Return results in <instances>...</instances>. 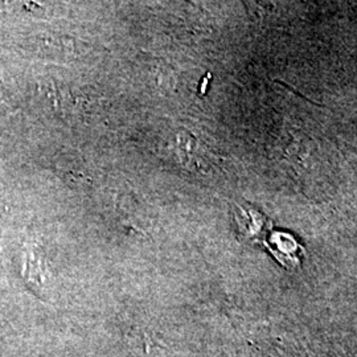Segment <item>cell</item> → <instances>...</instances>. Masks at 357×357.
Segmentation results:
<instances>
[{"label":"cell","mask_w":357,"mask_h":357,"mask_svg":"<svg viewBox=\"0 0 357 357\" xmlns=\"http://www.w3.org/2000/svg\"><path fill=\"white\" fill-rule=\"evenodd\" d=\"M265 245L281 262L282 266L294 268L299 265V253L302 252L303 248L296 243L291 236L274 231L268 241H265Z\"/></svg>","instance_id":"6da1fadb"},{"label":"cell","mask_w":357,"mask_h":357,"mask_svg":"<svg viewBox=\"0 0 357 357\" xmlns=\"http://www.w3.org/2000/svg\"><path fill=\"white\" fill-rule=\"evenodd\" d=\"M243 221H240V227L245 233V236L252 240H261L265 231L266 217L257 212L253 208L243 211Z\"/></svg>","instance_id":"7a4b0ae2"}]
</instances>
